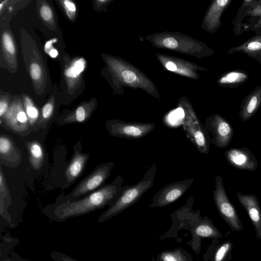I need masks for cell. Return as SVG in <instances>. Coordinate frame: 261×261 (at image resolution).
<instances>
[{"mask_svg": "<svg viewBox=\"0 0 261 261\" xmlns=\"http://www.w3.org/2000/svg\"><path fill=\"white\" fill-rule=\"evenodd\" d=\"M63 6L69 18L72 19L76 12L75 4L71 1L65 0L62 2Z\"/></svg>", "mask_w": 261, "mask_h": 261, "instance_id": "obj_26", "label": "cell"}, {"mask_svg": "<svg viewBox=\"0 0 261 261\" xmlns=\"http://www.w3.org/2000/svg\"><path fill=\"white\" fill-rule=\"evenodd\" d=\"M54 110V102L52 101H48L44 105L42 109L41 116L37 124L42 127V125L46 124V123L51 117Z\"/></svg>", "mask_w": 261, "mask_h": 261, "instance_id": "obj_22", "label": "cell"}, {"mask_svg": "<svg viewBox=\"0 0 261 261\" xmlns=\"http://www.w3.org/2000/svg\"><path fill=\"white\" fill-rule=\"evenodd\" d=\"M58 51L55 49H51L49 53V56L53 58H56L58 56Z\"/></svg>", "mask_w": 261, "mask_h": 261, "instance_id": "obj_36", "label": "cell"}, {"mask_svg": "<svg viewBox=\"0 0 261 261\" xmlns=\"http://www.w3.org/2000/svg\"><path fill=\"white\" fill-rule=\"evenodd\" d=\"M114 165L115 163L113 162H108L98 165L90 173L81 180L70 193L59 198L56 203L75 201L87 195L89 193L99 189L110 176Z\"/></svg>", "mask_w": 261, "mask_h": 261, "instance_id": "obj_3", "label": "cell"}, {"mask_svg": "<svg viewBox=\"0 0 261 261\" xmlns=\"http://www.w3.org/2000/svg\"><path fill=\"white\" fill-rule=\"evenodd\" d=\"M19 242V239L12 237L9 233L1 236L0 244V259L8 256L13 249Z\"/></svg>", "mask_w": 261, "mask_h": 261, "instance_id": "obj_18", "label": "cell"}, {"mask_svg": "<svg viewBox=\"0 0 261 261\" xmlns=\"http://www.w3.org/2000/svg\"><path fill=\"white\" fill-rule=\"evenodd\" d=\"M8 103L5 100H1L0 101V117L2 119L9 109Z\"/></svg>", "mask_w": 261, "mask_h": 261, "instance_id": "obj_32", "label": "cell"}, {"mask_svg": "<svg viewBox=\"0 0 261 261\" xmlns=\"http://www.w3.org/2000/svg\"><path fill=\"white\" fill-rule=\"evenodd\" d=\"M86 61L83 58L77 59L65 70L66 77L69 81L76 80L84 71Z\"/></svg>", "mask_w": 261, "mask_h": 261, "instance_id": "obj_19", "label": "cell"}, {"mask_svg": "<svg viewBox=\"0 0 261 261\" xmlns=\"http://www.w3.org/2000/svg\"><path fill=\"white\" fill-rule=\"evenodd\" d=\"M10 255L12 256L13 261H29L28 260L19 256L13 251L10 253Z\"/></svg>", "mask_w": 261, "mask_h": 261, "instance_id": "obj_34", "label": "cell"}, {"mask_svg": "<svg viewBox=\"0 0 261 261\" xmlns=\"http://www.w3.org/2000/svg\"><path fill=\"white\" fill-rule=\"evenodd\" d=\"M94 106L85 103L79 106L74 111L69 113L63 120L61 124L83 123L90 117Z\"/></svg>", "mask_w": 261, "mask_h": 261, "instance_id": "obj_17", "label": "cell"}, {"mask_svg": "<svg viewBox=\"0 0 261 261\" xmlns=\"http://www.w3.org/2000/svg\"><path fill=\"white\" fill-rule=\"evenodd\" d=\"M204 127L210 143L218 148L227 147L233 137V127L219 115L214 114L207 118Z\"/></svg>", "mask_w": 261, "mask_h": 261, "instance_id": "obj_6", "label": "cell"}, {"mask_svg": "<svg viewBox=\"0 0 261 261\" xmlns=\"http://www.w3.org/2000/svg\"><path fill=\"white\" fill-rule=\"evenodd\" d=\"M2 118L5 125L16 133H25L31 127L27 113L21 104L12 105Z\"/></svg>", "mask_w": 261, "mask_h": 261, "instance_id": "obj_11", "label": "cell"}, {"mask_svg": "<svg viewBox=\"0 0 261 261\" xmlns=\"http://www.w3.org/2000/svg\"><path fill=\"white\" fill-rule=\"evenodd\" d=\"M163 44L167 48L174 49L177 46L178 43L174 38L167 37L164 39Z\"/></svg>", "mask_w": 261, "mask_h": 261, "instance_id": "obj_31", "label": "cell"}, {"mask_svg": "<svg viewBox=\"0 0 261 261\" xmlns=\"http://www.w3.org/2000/svg\"><path fill=\"white\" fill-rule=\"evenodd\" d=\"M193 182V178H188L166 185L154 195L148 207H163L174 202L186 193Z\"/></svg>", "mask_w": 261, "mask_h": 261, "instance_id": "obj_8", "label": "cell"}, {"mask_svg": "<svg viewBox=\"0 0 261 261\" xmlns=\"http://www.w3.org/2000/svg\"><path fill=\"white\" fill-rule=\"evenodd\" d=\"M183 110L182 125L186 137L200 153L208 154L211 143L204 126L193 112Z\"/></svg>", "mask_w": 261, "mask_h": 261, "instance_id": "obj_5", "label": "cell"}, {"mask_svg": "<svg viewBox=\"0 0 261 261\" xmlns=\"http://www.w3.org/2000/svg\"><path fill=\"white\" fill-rule=\"evenodd\" d=\"M238 201L247 212L255 228L256 237L261 240V208L257 197L253 194L237 193Z\"/></svg>", "mask_w": 261, "mask_h": 261, "instance_id": "obj_12", "label": "cell"}, {"mask_svg": "<svg viewBox=\"0 0 261 261\" xmlns=\"http://www.w3.org/2000/svg\"><path fill=\"white\" fill-rule=\"evenodd\" d=\"M247 48L250 50H256L261 48V43L258 41H252L248 44Z\"/></svg>", "mask_w": 261, "mask_h": 261, "instance_id": "obj_33", "label": "cell"}, {"mask_svg": "<svg viewBox=\"0 0 261 261\" xmlns=\"http://www.w3.org/2000/svg\"><path fill=\"white\" fill-rule=\"evenodd\" d=\"M193 233L196 237L220 239L223 238L221 232L215 227L211 220L206 216L197 222Z\"/></svg>", "mask_w": 261, "mask_h": 261, "instance_id": "obj_13", "label": "cell"}, {"mask_svg": "<svg viewBox=\"0 0 261 261\" xmlns=\"http://www.w3.org/2000/svg\"><path fill=\"white\" fill-rule=\"evenodd\" d=\"M124 181L122 176L118 175L111 183L80 199L48 205L43 212L50 219L62 222L111 205L126 186L123 185Z\"/></svg>", "mask_w": 261, "mask_h": 261, "instance_id": "obj_1", "label": "cell"}, {"mask_svg": "<svg viewBox=\"0 0 261 261\" xmlns=\"http://www.w3.org/2000/svg\"><path fill=\"white\" fill-rule=\"evenodd\" d=\"M156 165L152 164L138 183L126 186L118 198L98 218V222H103L118 215L137 201L154 185Z\"/></svg>", "mask_w": 261, "mask_h": 261, "instance_id": "obj_2", "label": "cell"}, {"mask_svg": "<svg viewBox=\"0 0 261 261\" xmlns=\"http://www.w3.org/2000/svg\"><path fill=\"white\" fill-rule=\"evenodd\" d=\"M215 182L213 197L220 216L232 230L241 231L243 228L242 224L235 207L227 196L221 176L216 175Z\"/></svg>", "mask_w": 261, "mask_h": 261, "instance_id": "obj_4", "label": "cell"}, {"mask_svg": "<svg viewBox=\"0 0 261 261\" xmlns=\"http://www.w3.org/2000/svg\"><path fill=\"white\" fill-rule=\"evenodd\" d=\"M160 261H188L180 250L162 252L159 255Z\"/></svg>", "mask_w": 261, "mask_h": 261, "instance_id": "obj_21", "label": "cell"}, {"mask_svg": "<svg viewBox=\"0 0 261 261\" xmlns=\"http://www.w3.org/2000/svg\"><path fill=\"white\" fill-rule=\"evenodd\" d=\"M40 14L42 18L46 21L51 20L53 13L51 8L47 5H44L40 9Z\"/></svg>", "mask_w": 261, "mask_h": 261, "instance_id": "obj_29", "label": "cell"}, {"mask_svg": "<svg viewBox=\"0 0 261 261\" xmlns=\"http://www.w3.org/2000/svg\"><path fill=\"white\" fill-rule=\"evenodd\" d=\"M3 45L5 50L10 55H14L15 47L11 36L7 33H5L2 37Z\"/></svg>", "mask_w": 261, "mask_h": 261, "instance_id": "obj_23", "label": "cell"}, {"mask_svg": "<svg viewBox=\"0 0 261 261\" xmlns=\"http://www.w3.org/2000/svg\"><path fill=\"white\" fill-rule=\"evenodd\" d=\"M154 127V123L126 122L119 120H109L106 123V128L111 136L129 139L143 138Z\"/></svg>", "mask_w": 261, "mask_h": 261, "instance_id": "obj_7", "label": "cell"}, {"mask_svg": "<svg viewBox=\"0 0 261 261\" xmlns=\"http://www.w3.org/2000/svg\"><path fill=\"white\" fill-rule=\"evenodd\" d=\"M9 189L6 182L5 178L2 168L1 167L0 171V194H1V200H3V198L8 195Z\"/></svg>", "mask_w": 261, "mask_h": 261, "instance_id": "obj_27", "label": "cell"}, {"mask_svg": "<svg viewBox=\"0 0 261 261\" xmlns=\"http://www.w3.org/2000/svg\"><path fill=\"white\" fill-rule=\"evenodd\" d=\"M245 77V75L242 73L233 72L222 78L220 82L224 84L234 83L243 80Z\"/></svg>", "mask_w": 261, "mask_h": 261, "instance_id": "obj_24", "label": "cell"}, {"mask_svg": "<svg viewBox=\"0 0 261 261\" xmlns=\"http://www.w3.org/2000/svg\"><path fill=\"white\" fill-rule=\"evenodd\" d=\"M50 257L55 261H79L62 252L53 250L49 254Z\"/></svg>", "mask_w": 261, "mask_h": 261, "instance_id": "obj_25", "label": "cell"}, {"mask_svg": "<svg viewBox=\"0 0 261 261\" xmlns=\"http://www.w3.org/2000/svg\"><path fill=\"white\" fill-rule=\"evenodd\" d=\"M24 106L30 126L33 127L37 121L38 120V111L29 97H25L24 99Z\"/></svg>", "mask_w": 261, "mask_h": 261, "instance_id": "obj_20", "label": "cell"}, {"mask_svg": "<svg viewBox=\"0 0 261 261\" xmlns=\"http://www.w3.org/2000/svg\"><path fill=\"white\" fill-rule=\"evenodd\" d=\"M16 146L9 136L1 134L0 136V156L1 159L7 162H16L20 160V153L17 151Z\"/></svg>", "mask_w": 261, "mask_h": 261, "instance_id": "obj_15", "label": "cell"}, {"mask_svg": "<svg viewBox=\"0 0 261 261\" xmlns=\"http://www.w3.org/2000/svg\"><path fill=\"white\" fill-rule=\"evenodd\" d=\"M25 146L28 152L30 166L34 170H39L44 161V153L42 145L37 141H31L27 142Z\"/></svg>", "mask_w": 261, "mask_h": 261, "instance_id": "obj_14", "label": "cell"}, {"mask_svg": "<svg viewBox=\"0 0 261 261\" xmlns=\"http://www.w3.org/2000/svg\"><path fill=\"white\" fill-rule=\"evenodd\" d=\"M219 239H214L215 245L212 246V252L209 256L210 261H229L232 258L231 251L233 248L232 242L227 240L219 243Z\"/></svg>", "mask_w": 261, "mask_h": 261, "instance_id": "obj_16", "label": "cell"}, {"mask_svg": "<svg viewBox=\"0 0 261 261\" xmlns=\"http://www.w3.org/2000/svg\"><path fill=\"white\" fill-rule=\"evenodd\" d=\"M124 82L126 83H131L134 82L137 77L136 74L130 70H125L121 74Z\"/></svg>", "mask_w": 261, "mask_h": 261, "instance_id": "obj_30", "label": "cell"}, {"mask_svg": "<svg viewBox=\"0 0 261 261\" xmlns=\"http://www.w3.org/2000/svg\"><path fill=\"white\" fill-rule=\"evenodd\" d=\"M166 67L168 70L171 71H175L177 69L176 64L172 61L167 62L166 64Z\"/></svg>", "mask_w": 261, "mask_h": 261, "instance_id": "obj_35", "label": "cell"}, {"mask_svg": "<svg viewBox=\"0 0 261 261\" xmlns=\"http://www.w3.org/2000/svg\"><path fill=\"white\" fill-rule=\"evenodd\" d=\"M80 142L76 144L70 162L66 168L65 176L67 186H70L82 175L89 160V154L82 152Z\"/></svg>", "mask_w": 261, "mask_h": 261, "instance_id": "obj_10", "label": "cell"}, {"mask_svg": "<svg viewBox=\"0 0 261 261\" xmlns=\"http://www.w3.org/2000/svg\"><path fill=\"white\" fill-rule=\"evenodd\" d=\"M30 71L31 76L34 81H37L41 77V68L40 65L36 63H33L31 65Z\"/></svg>", "mask_w": 261, "mask_h": 261, "instance_id": "obj_28", "label": "cell"}, {"mask_svg": "<svg viewBox=\"0 0 261 261\" xmlns=\"http://www.w3.org/2000/svg\"><path fill=\"white\" fill-rule=\"evenodd\" d=\"M227 162L235 168L254 171L258 162L251 151L247 147L230 148L224 152Z\"/></svg>", "mask_w": 261, "mask_h": 261, "instance_id": "obj_9", "label": "cell"}]
</instances>
